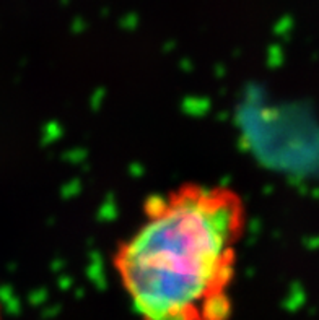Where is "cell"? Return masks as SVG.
<instances>
[{
	"label": "cell",
	"instance_id": "1",
	"mask_svg": "<svg viewBox=\"0 0 319 320\" xmlns=\"http://www.w3.org/2000/svg\"><path fill=\"white\" fill-rule=\"evenodd\" d=\"M246 228L241 195L183 184L147 200L114 254V270L142 320H225Z\"/></svg>",
	"mask_w": 319,
	"mask_h": 320
}]
</instances>
